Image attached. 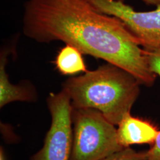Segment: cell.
Returning a JSON list of instances; mask_svg holds the SVG:
<instances>
[{
	"label": "cell",
	"mask_w": 160,
	"mask_h": 160,
	"mask_svg": "<svg viewBox=\"0 0 160 160\" xmlns=\"http://www.w3.org/2000/svg\"><path fill=\"white\" fill-rule=\"evenodd\" d=\"M24 35L39 43L61 41L83 55L101 59L133 75L142 85H154L142 47L117 17L97 11L87 0H27Z\"/></svg>",
	"instance_id": "6da1fadb"
},
{
	"label": "cell",
	"mask_w": 160,
	"mask_h": 160,
	"mask_svg": "<svg viewBox=\"0 0 160 160\" xmlns=\"http://www.w3.org/2000/svg\"><path fill=\"white\" fill-rule=\"evenodd\" d=\"M141 85L131 73L107 62L84 75L69 78L62 89L68 93L74 109H96L116 126L131 113Z\"/></svg>",
	"instance_id": "7a4b0ae2"
},
{
	"label": "cell",
	"mask_w": 160,
	"mask_h": 160,
	"mask_svg": "<svg viewBox=\"0 0 160 160\" xmlns=\"http://www.w3.org/2000/svg\"><path fill=\"white\" fill-rule=\"evenodd\" d=\"M72 147L70 160H102L123 148L117 129L99 111L74 109Z\"/></svg>",
	"instance_id": "3957f363"
},
{
	"label": "cell",
	"mask_w": 160,
	"mask_h": 160,
	"mask_svg": "<svg viewBox=\"0 0 160 160\" xmlns=\"http://www.w3.org/2000/svg\"><path fill=\"white\" fill-rule=\"evenodd\" d=\"M51 125L44 144L31 160H70L72 147L73 108L68 93L62 89L47 98Z\"/></svg>",
	"instance_id": "277c9868"
},
{
	"label": "cell",
	"mask_w": 160,
	"mask_h": 160,
	"mask_svg": "<svg viewBox=\"0 0 160 160\" xmlns=\"http://www.w3.org/2000/svg\"><path fill=\"white\" fill-rule=\"evenodd\" d=\"M97 11L117 17L142 48H160V4L154 10L138 12L119 0H87Z\"/></svg>",
	"instance_id": "5b68a950"
},
{
	"label": "cell",
	"mask_w": 160,
	"mask_h": 160,
	"mask_svg": "<svg viewBox=\"0 0 160 160\" xmlns=\"http://www.w3.org/2000/svg\"><path fill=\"white\" fill-rule=\"evenodd\" d=\"M118 126V139L123 148L134 144H153L160 132L152 123L134 117L131 113L125 114Z\"/></svg>",
	"instance_id": "8992f818"
},
{
	"label": "cell",
	"mask_w": 160,
	"mask_h": 160,
	"mask_svg": "<svg viewBox=\"0 0 160 160\" xmlns=\"http://www.w3.org/2000/svg\"><path fill=\"white\" fill-rule=\"evenodd\" d=\"M8 49H3L0 55V108L9 103L20 101L33 102L37 99V93L30 83L17 85L12 84L6 70Z\"/></svg>",
	"instance_id": "52a82bcc"
},
{
	"label": "cell",
	"mask_w": 160,
	"mask_h": 160,
	"mask_svg": "<svg viewBox=\"0 0 160 160\" xmlns=\"http://www.w3.org/2000/svg\"><path fill=\"white\" fill-rule=\"evenodd\" d=\"M83 53L76 47L66 45L58 52L54 63L63 75H74L87 71Z\"/></svg>",
	"instance_id": "ba28073f"
},
{
	"label": "cell",
	"mask_w": 160,
	"mask_h": 160,
	"mask_svg": "<svg viewBox=\"0 0 160 160\" xmlns=\"http://www.w3.org/2000/svg\"><path fill=\"white\" fill-rule=\"evenodd\" d=\"M102 160H148L147 152H137L130 147L123 148Z\"/></svg>",
	"instance_id": "9c48e42d"
},
{
	"label": "cell",
	"mask_w": 160,
	"mask_h": 160,
	"mask_svg": "<svg viewBox=\"0 0 160 160\" xmlns=\"http://www.w3.org/2000/svg\"><path fill=\"white\" fill-rule=\"evenodd\" d=\"M146 61L150 70L160 77V48H142Z\"/></svg>",
	"instance_id": "30bf717a"
},
{
	"label": "cell",
	"mask_w": 160,
	"mask_h": 160,
	"mask_svg": "<svg viewBox=\"0 0 160 160\" xmlns=\"http://www.w3.org/2000/svg\"><path fill=\"white\" fill-rule=\"evenodd\" d=\"M147 154L148 160H160V131L153 145Z\"/></svg>",
	"instance_id": "8fae6325"
},
{
	"label": "cell",
	"mask_w": 160,
	"mask_h": 160,
	"mask_svg": "<svg viewBox=\"0 0 160 160\" xmlns=\"http://www.w3.org/2000/svg\"><path fill=\"white\" fill-rule=\"evenodd\" d=\"M119 1L125 2V0H119ZM141 1L147 5L154 6L156 7L160 4V0H141Z\"/></svg>",
	"instance_id": "7c38bea8"
},
{
	"label": "cell",
	"mask_w": 160,
	"mask_h": 160,
	"mask_svg": "<svg viewBox=\"0 0 160 160\" xmlns=\"http://www.w3.org/2000/svg\"><path fill=\"white\" fill-rule=\"evenodd\" d=\"M0 160H7L4 150L2 147L0 148Z\"/></svg>",
	"instance_id": "4fadbf2b"
}]
</instances>
